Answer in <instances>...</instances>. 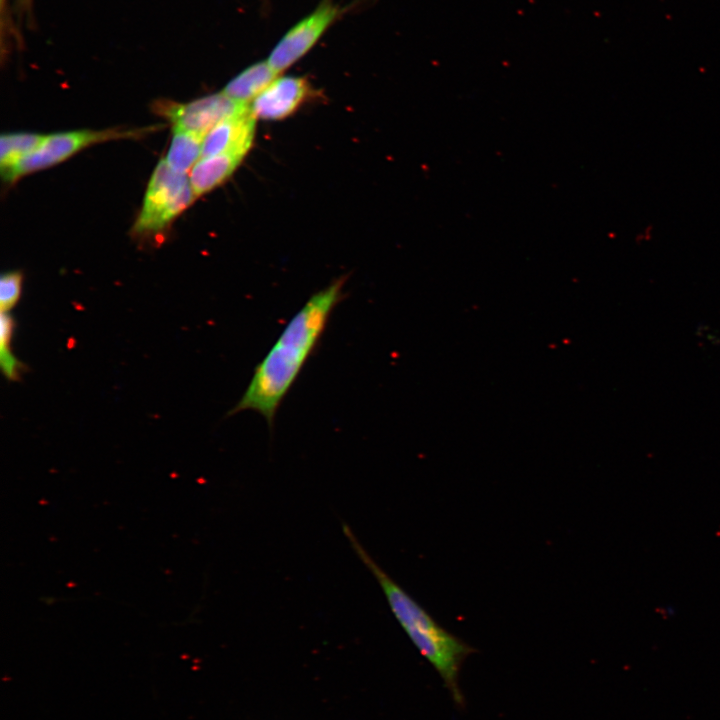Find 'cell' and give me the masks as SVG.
I'll list each match as a JSON object with an SVG mask.
<instances>
[{"mask_svg": "<svg viewBox=\"0 0 720 720\" xmlns=\"http://www.w3.org/2000/svg\"><path fill=\"white\" fill-rule=\"evenodd\" d=\"M195 198L189 178L160 160L149 181L135 233L148 235L163 229Z\"/></svg>", "mask_w": 720, "mask_h": 720, "instance_id": "3", "label": "cell"}, {"mask_svg": "<svg viewBox=\"0 0 720 720\" xmlns=\"http://www.w3.org/2000/svg\"><path fill=\"white\" fill-rule=\"evenodd\" d=\"M344 276L313 293L257 364L243 395L228 412L260 414L272 428L278 408L316 350L329 318L344 298Z\"/></svg>", "mask_w": 720, "mask_h": 720, "instance_id": "1", "label": "cell"}, {"mask_svg": "<svg viewBox=\"0 0 720 720\" xmlns=\"http://www.w3.org/2000/svg\"><path fill=\"white\" fill-rule=\"evenodd\" d=\"M255 123L249 110L217 124L203 139L201 158L226 152L246 155L255 136Z\"/></svg>", "mask_w": 720, "mask_h": 720, "instance_id": "8", "label": "cell"}, {"mask_svg": "<svg viewBox=\"0 0 720 720\" xmlns=\"http://www.w3.org/2000/svg\"><path fill=\"white\" fill-rule=\"evenodd\" d=\"M0 327L1 370L7 380L18 381L25 372L26 366L13 354L11 349L15 321L9 312H1Z\"/></svg>", "mask_w": 720, "mask_h": 720, "instance_id": "13", "label": "cell"}, {"mask_svg": "<svg viewBox=\"0 0 720 720\" xmlns=\"http://www.w3.org/2000/svg\"><path fill=\"white\" fill-rule=\"evenodd\" d=\"M278 74L271 68L267 61L255 63L236 77H234L223 89L228 97L249 104L253 101Z\"/></svg>", "mask_w": 720, "mask_h": 720, "instance_id": "10", "label": "cell"}, {"mask_svg": "<svg viewBox=\"0 0 720 720\" xmlns=\"http://www.w3.org/2000/svg\"><path fill=\"white\" fill-rule=\"evenodd\" d=\"M203 137L174 130L165 161L176 173L185 174L201 158Z\"/></svg>", "mask_w": 720, "mask_h": 720, "instance_id": "11", "label": "cell"}, {"mask_svg": "<svg viewBox=\"0 0 720 720\" xmlns=\"http://www.w3.org/2000/svg\"><path fill=\"white\" fill-rule=\"evenodd\" d=\"M250 105L234 100L223 92L188 103L161 104L160 111L180 130L205 137L222 121L246 113Z\"/></svg>", "mask_w": 720, "mask_h": 720, "instance_id": "5", "label": "cell"}, {"mask_svg": "<svg viewBox=\"0 0 720 720\" xmlns=\"http://www.w3.org/2000/svg\"><path fill=\"white\" fill-rule=\"evenodd\" d=\"M45 136L35 133H9L1 135L0 168L1 172L13 166L22 157L37 149Z\"/></svg>", "mask_w": 720, "mask_h": 720, "instance_id": "12", "label": "cell"}, {"mask_svg": "<svg viewBox=\"0 0 720 720\" xmlns=\"http://www.w3.org/2000/svg\"><path fill=\"white\" fill-rule=\"evenodd\" d=\"M127 135L129 132L117 130H79L45 136L37 149L1 172L2 177L7 182L15 181L21 176L58 164L91 144Z\"/></svg>", "mask_w": 720, "mask_h": 720, "instance_id": "4", "label": "cell"}, {"mask_svg": "<svg viewBox=\"0 0 720 720\" xmlns=\"http://www.w3.org/2000/svg\"><path fill=\"white\" fill-rule=\"evenodd\" d=\"M351 547L379 583L389 607L413 644L439 674L450 697L463 705L459 686L463 663L474 652L473 647L442 627L367 552L347 524L342 526Z\"/></svg>", "mask_w": 720, "mask_h": 720, "instance_id": "2", "label": "cell"}, {"mask_svg": "<svg viewBox=\"0 0 720 720\" xmlns=\"http://www.w3.org/2000/svg\"><path fill=\"white\" fill-rule=\"evenodd\" d=\"M244 156L240 153L226 152L200 158L192 167L189 176L195 197L211 191L229 178Z\"/></svg>", "mask_w": 720, "mask_h": 720, "instance_id": "9", "label": "cell"}, {"mask_svg": "<svg viewBox=\"0 0 720 720\" xmlns=\"http://www.w3.org/2000/svg\"><path fill=\"white\" fill-rule=\"evenodd\" d=\"M308 89L304 78H276L252 101L250 111L256 119H283L302 103Z\"/></svg>", "mask_w": 720, "mask_h": 720, "instance_id": "7", "label": "cell"}, {"mask_svg": "<svg viewBox=\"0 0 720 720\" xmlns=\"http://www.w3.org/2000/svg\"><path fill=\"white\" fill-rule=\"evenodd\" d=\"M23 285V274L21 271H8L1 275L0 279V310L10 312L18 303Z\"/></svg>", "mask_w": 720, "mask_h": 720, "instance_id": "14", "label": "cell"}, {"mask_svg": "<svg viewBox=\"0 0 720 720\" xmlns=\"http://www.w3.org/2000/svg\"><path fill=\"white\" fill-rule=\"evenodd\" d=\"M341 12L331 0L323 1L280 39L267 59L271 68L279 74L292 66L317 43Z\"/></svg>", "mask_w": 720, "mask_h": 720, "instance_id": "6", "label": "cell"}]
</instances>
